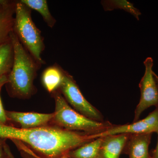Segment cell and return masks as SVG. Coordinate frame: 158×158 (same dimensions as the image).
<instances>
[{"label":"cell","mask_w":158,"mask_h":158,"mask_svg":"<svg viewBox=\"0 0 158 158\" xmlns=\"http://www.w3.org/2000/svg\"><path fill=\"white\" fill-rule=\"evenodd\" d=\"M92 134L72 131L52 125L22 129L0 124V138L21 141L41 158H60L94 140Z\"/></svg>","instance_id":"obj_1"},{"label":"cell","mask_w":158,"mask_h":158,"mask_svg":"<svg viewBox=\"0 0 158 158\" xmlns=\"http://www.w3.org/2000/svg\"><path fill=\"white\" fill-rule=\"evenodd\" d=\"M9 38L13 46L14 60L11 71L7 76V90L13 97L28 98L34 90L37 65L15 32H11Z\"/></svg>","instance_id":"obj_2"},{"label":"cell","mask_w":158,"mask_h":158,"mask_svg":"<svg viewBox=\"0 0 158 158\" xmlns=\"http://www.w3.org/2000/svg\"><path fill=\"white\" fill-rule=\"evenodd\" d=\"M54 93L55 110L50 125L68 131L90 134L102 132L113 125L109 122H100L83 116L71 107L61 93Z\"/></svg>","instance_id":"obj_3"},{"label":"cell","mask_w":158,"mask_h":158,"mask_svg":"<svg viewBox=\"0 0 158 158\" xmlns=\"http://www.w3.org/2000/svg\"><path fill=\"white\" fill-rule=\"evenodd\" d=\"M15 33L33 58L38 63L42 64L44 61L41 55L44 49V44L40 31L32 19L30 8L21 2H18L15 6Z\"/></svg>","instance_id":"obj_4"},{"label":"cell","mask_w":158,"mask_h":158,"mask_svg":"<svg viewBox=\"0 0 158 158\" xmlns=\"http://www.w3.org/2000/svg\"><path fill=\"white\" fill-rule=\"evenodd\" d=\"M59 88L63 97L74 110L94 121L104 122L101 113L85 98L71 76L64 73Z\"/></svg>","instance_id":"obj_5"},{"label":"cell","mask_w":158,"mask_h":158,"mask_svg":"<svg viewBox=\"0 0 158 158\" xmlns=\"http://www.w3.org/2000/svg\"><path fill=\"white\" fill-rule=\"evenodd\" d=\"M145 72L139 84L141 96L135 111L134 121L139 120L141 114L150 107H158V88L153 75V60L148 57L144 60Z\"/></svg>","instance_id":"obj_6"},{"label":"cell","mask_w":158,"mask_h":158,"mask_svg":"<svg viewBox=\"0 0 158 158\" xmlns=\"http://www.w3.org/2000/svg\"><path fill=\"white\" fill-rule=\"evenodd\" d=\"M141 120L131 123L114 125L102 132L93 134V139L109 135L121 134H146L158 133V107Z\"/></svg>","instance_id":"obj_7"},{"label":"cell","mask_w":158,"mask_h":158,"mask_svg":"<svg viewBox=\"0 0 158 158\" xmlns=\"http://www.w3.org/2000/svg\"><path fill=\"white\" fill-rule=\"evenodd\" d=\"M9 122L18 123L20 128L31 129L50 125L53 113H41L35 112H19L7 111Z\"/></svg>","instance_id":"obj_8"},{"label":"cell","mask_w":158,"mask_h":158,"mask_svg":"<svg viewBox=\"0 0 158 158\" xmlns=\"http://www.w3.org/2000/svg\"><path fill=\"white\" fill-rule=\"evenodd\" d=\"M152 134H129L122 153L129 158H150L149 146Z\"/></svg>","instance_id":"obj_9"},{"label":"cell","mask_w":158,"mask_h":158,"mask_svg":"<svg viewBox=\"0 0 158 158\" xmlns=\"http://www.w3.org/2000/svg\"><path fill=\"white\" fill-rule=\"evenodd\" d=\"M129 134L109 135L102 138L100 158H119Z\"/></svg>","instance_id":"obj_10"},{"label":"cell","mask_w":158,"mask_h":158,"mask_svg":"<svg viewBox=\"0 0 158 158\" xmlns=\"http://www.w3.org/2000/svg\"><path fill=\"white\" fill-rule=\"evenodd\" d=\"M102 138H98L70 151L67 154L69 158H100V151Z\"/></svg>","instance_id":"obj_11"},{"label":"cell","mask_w":158,"mask_h":158,"mask_svg":"<svg viewBox=\"0 0 158 158\" xmlns=\"http://www.w3.org/2000/svg\"><path fill=\"white\" fill-rule=\"evenodd\" d=\"M64 73L56 66H51L44 71L42 82L44 88L48 92L54 93L60 88Z\"/></svg>","instance_id":"obj_12"},{"label":"cell","mask_w":158,"mask_h":158,"mask_svg":"<svg viewBox=\"0 0 158 158\" xmlns=\"http://www.w3.org/2000/svg\"><path fill=\"white\" fill-rule=\"evenodd\" d=\"M12 12L9 3L0 5V44L9 39V35L12 31L14 23Z\"/></svg>","instance_id":"obj_13"},{"label":"cell","mask_w":158,"mask_h":158,"mask_svg":"<svg viewBox=\"0 0 158 158\" xmlns=\"http://www.w3.org/2000/svg\"><path fill=\"white\" fill-rule=\"evenodd\" d=\"M13 60V46L9 38L7 41L0 44V77L10 73Z\"/></svg>","instance_id":"obj_14"},{"label":"cell","mask_w":158,"mask_h":158,"mask_svg":"<svg viewBox=\"0 0 158 158\" xmlns=\"http://www.w3.org/2000/svg\"><path fill=\"white\" fill-rule=\"evenodd\" d=\"M23 4L30 9L36 10L41 15L44 19L49 27H53L55 24V19L52 16L48 5L45 0H22Z\"/></svg>","instance_id":"obj_15"},{"label":"cell","mask_w":158,"mask_h":158,"mask_svg":"<svg viewBox=\"0 0 158 158\" xmlns=\"http://www.w3.org/2000/svg\"><path fill=\"white\" fill-rule=\"evenodd\" d=\"M102 3L106 11L117 9H123L133 15L138 20L139 19V16L141 14L140 11L134 7L132 3L127 1H104Z\"/></svg>","instance_id":"obj_16"},{"label":"cell","mask_w":158,"mask_h":158,"mask_svg":"<svg viewBox=\"0 0 158 158\" xmlns=\"http://www.w3.org/2000/svg\"><path fill=\"white\" fill-rule=\"evenodd\" d=\"M11 141L14 143L15 144V146L20 151H23L24 152L27 153L31 155L34 156V157L37 158H41L39 157L38 156H37V155L35 154V153L31 149L29 148L27 146H26L25 144L22 142L21 141H19L17 140H11ZM60 158H69V157L67 155V154L65 155L62 156Z\"/></svg>","instance_id":"obj_17"},{"label":"cell","mask_w":158,"mask_h":158,"mask_svg":"<svg viewBox=\"0 0 158 158\" xmlns=\"http://www.w3.org/2000/svg\"><path fill=\"white\" fill-rule=\"evenodd\" d=\"M1 89H0V124L9 125V119L6 115V110L4 109L1 96Z\"/></svg>","instance_id":"obj_18"},{"label":"cell","mask_w":158,"mask_h":158,"mask_svg":"<svg viewBox=\"0 0 158 158\" xmlns=\"http://www.w3.org/2000/svg\"><path fill=\"white\" fill-rule=\"evenodd\" d=\"M6 141V139L0 138V158H9L5 148Z\"/></svg>","instance_id":"obj_19"},{"label":"cell","mask_w":158,"mask_h":158,"mask_svg":"<svg viewBox=\"0 0 158 158\" xmlns=\"http://www.w3.org/2000/svg\"><path fill=\"white\" fill-rule=\"evenodd\" d=\"M8 75H4L0 77V89L8 82Z\"/></svg>","instance_id":"obj_20"},{"label":"cell","mask_w":158,"mask_h":158,"mask_svg":"<svg viewBox=\"0 0 158 158\" xmlns=\"http://www.w3.org/2000/svg\"><path fill=\"white\" fill-rule=\"evenodd\" d=\"M158 135L157 143L156 146L154 150L152 151V155H150L152 157L155 158H158V133H157Z\"/></svg>","instance_id":"obj_21"},{"label":"cell","mask_w":158,"mask_h":158,"mask_svg":"<svg viewBox=\"0 0 158 158\" xmlns=\"http://www.w3.org/2000/svg\"><path fill=\"white\" fill-rule=\"evenodd\" d=\"M5 148H6V152H7L8 155H9V158H15L14 157V156L12 154V153H11V150H10V148L9 147V146H8V144H6V146H5Z\"/></svg>","instance_id":"obj_22"},{"label":"cell","mask_w":158,"mask_h":158,"mask_svg":"<svg viewBox=\"0 0 158 158\" xmlns=\"http://www.w3.org/2000/svg\"><path fill=\"white\" fill-rule=\"evenodd\" d=\"M20 152L21 153V155L23 158H37L34 157V156L27 153L24 152L20 151Z\"/></svg>","instance_id":"obj_23"},{"label":"cell","mask_w":158,"mask_h":158,"mask_svg":"<svg viewBox=\"0 0 158 158\" xmlns=\"http://www.w3.org/2000/svg\"><path fill=\"white\" fill-rule=\"evenodd\" d=\"M153 75L155 79L156 83L157 85L158 88V76L154 72H153Z\"/></svg>","instance_id":"obj_24"},{"label":"cell","mask_w":158,"mask_h":158,"mask_svg":"<svg viewBox=\"0 0 158 158\" xmlns=\"http://www.w3.org/2000/svg\"><path fill=\"white\" fill-rule=\"evenodd\" d=\"M9 2L7 1H4V0H0V5H6L8 4Z\"/></svg>","instance_id":"obj_25"},{"label":"cell","mask_w":158,"mask_h":158,"mask_svg":"<svg viewBox=\"0 0 158 158\" xmlns=\"http://www.w3.org/2000/svg\"><path fill=\"white\" fill-rule=\"evenodd\" d=\"M150 156H151V155H150ZM150 158H155L152 157V156H151Z\"/></svg>","instance_id":"obj_26"}]
</instances>
